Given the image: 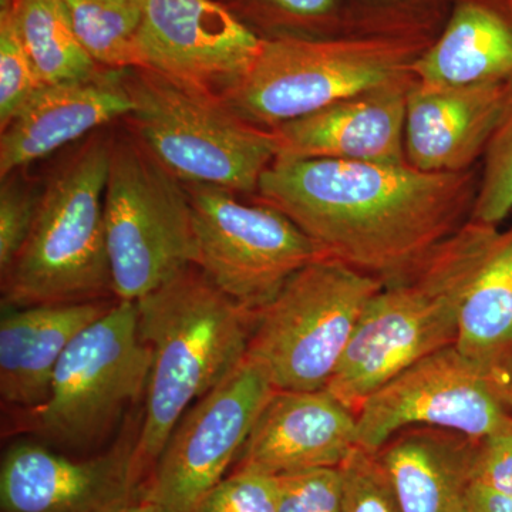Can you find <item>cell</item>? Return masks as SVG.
<instances>
[{"label": "cell", "mask_w": 512, "mask_h": 512, "mask_svg": "<svg viewBox=\"0 0 512 512\" xmlns=\"http://www.w3.org/2000/svg\"><path fill=\"white\" fill-rule=\"evenodd\" d=\"M468 512H512V495L473 480L468 490Z\"/></svg>", "instance_id": "836d02e7"}, {"label": "cell", "mask_w": 512, "mask_h": 512, "mask_svg": "<svg viewBox=\"0 0 512 512\" xmlns=\"http://www.w3.org/2000/svg\"><path fill=\"white\" fill-rule=\"evenodd\" d=\"M278 512H342L340 468L279 476Z\"/></svg>", "instance_id": "4dcf8cb0"}, {"label": "cell", "mask_w": 512, "mask_h": 512, "mask_svg": "<svg viewBox=\"0 0 512 512\" xmlns=\"http://www.w3.org/2000/svg\"><path fill=\"white\" fill-rule=\"evenodd\" d=\"M480 175L481 165L426 173L407 163L275 158L254 197L298 225L320 255L387 285L471 220Z\"/></svg>", "instance_id": "6da1fadb"}, {"label": "cell", "mask_w": 512, "mask_h": 512, "mask_svg": "<svg viewBox=\"0 0 512 512\" xmlns=\"http://www.w3.org/2000/svg\"><path fill=\"white\" fill-rule=\"evenodd\" d=\"M382 288L379 279L320 256L256 309L245 359L276 390L326 389Z\"/></svg>", "instance_id": "52a82bcc"}, {"label": "cell", "mask_w": 512, "mask_h": 512, "mask_svg": "<svg viewBox=\"0 0 512 512\" xmlns=\"http://www.w3.org/2000/svg\"><path fill=\"white\" fill-rule=\"evenodd\" d=\"M136 303L138 330L153 356L137 447L147 481L185 412L245 359L255 311L229 298L197 265Z\"/></svg>", "instance_id": "7a4b0ae2"}, {"label": "cell", "mask_w": 512, "mask_h": 512, "mask_svg": "<svg viewBox=\"0 0 512 512\" xmlns=\"http://www.w3.org/2000/svg\"><path fill=\"white\" fill-rule=\"evenodd\" d=\"M111 143L113 133L94 131L50 175L29 237L2 275L3 308L113 295L104 228Z\"/></svg>", "instance_id": "5b68a950"}, {"label": "cell", "mask_w": 512, "mask_h": 512, "mask_svg": "<svg viewBox=\"0 0 512 512\" xmlns=\"http://www.w3.org/2000/svg\"><path fill=\"white\" fill-rule=\"evenodd\" d=\"M357 446L377 454L402 430L433 427L480 441L512 426L507 394L448 346L375 390L356 414Z\"/></svg>", "instance_id": "8fae6325"}, {"label": "cell", "mask_w": 512, "mask_h": 512, "mask_svg": "<svg viewBox=\"0 0 512 512\" xmlns=\"http://www.w3.org/2000/svg\"><path fill=\"white\" fill-rule=\"evenodd\" d=\"M104 228L117 301L136 302L198 264L187 188L133 133L113 134Z\"/></svg>", "instance_id": "9c48e42d"}, {"label": "cell", "mask_w": 512, "mask_h": 512, "mask_svg": "<svg viewBox=\"0 0 512 512\" xmlns=\"http://www.w3.org/2000/svg\"><path fill=\"white\" fill-rule=\"evenodd\" d=\"M471 477L494 490L512 495V426L477 441Z\"/></svg>", "instance_id": "1f68e13d"}, {"label": "cell", "mask_w": 512, "mask_h": 512, "mask_svg": "<svg viewBox=\"0 0 512 512\" xmlns=\"http://www.w3.org/2000/svg\"><path fill=\"white\" fill-rule=\"evenodd\" d=\"M357 447V419L328 390H275L255 421L235 470L269 476L335 468Z\"/></svg>", "instance_id": "2e32d148"}, {"label": "cell", "mask_w": 512, "mask_h": 512, "mask_svg": "<svg viewBox=\"0 0 512 512\" xmlns=\"http://www.w3.org/2000/svg\"><path fill=\"white\" fill-rule=\"evenodd\" d=\"M131 133L184 184L255 195L276 158L271 128L242 119L220 94L153 70H123Z\"/></svg>", "instance_id": "8992f818"}, {"label": "cell", "mask_w": 512, "mask_h": 512, "mask_svg": "<svg viewBox=\"0 0 512 512\" xmlns=\"http://www.w3.org/2000/svg\"><path fill=\"white\" fill-rule=\"evenodd\" d=\"M46 84L40 79L32 57L16 26L9 0L0 10V128L25 107Z\"/></svg>", "instance_id": "484cf974"}, {"label": "cell", "mask_w": 512, "mask_h": 512, "mask_svg": "<svg viewBox=\"0 0 512 512\" xmlns=\"http://www.w3.org/2000/svg\"><path fill=\"white\" fill-rule=\"evenodd\" d=\"M412 73L271 128L276 158L400 164Z\"/></svg>", "instance_id": "9a60e30c"}, {"label": "cell", "mask_w": 512, "mask_h": 512, "mask_svg": "<svg viewBox=\"0 0 512 512\" xmlns=\"http://www.w3.org/2000/svg\"><path fill=\"white\" fill-rule=\"evenodd\" d=\"M151 360L137 303L117 301L63 353L45 404L16 413V424L62 450L100 446L146 399Z\"/></svg>", "instance_id": "ba28073f"}, {"label": "cell", "mask_w": 512, "mask_h": 512, "mask_svg": "<svg viewBox=\"0 0 512 512\" xmlns=\"http://www.w3.org/2000/svg\"><path fill=\"white\" fill-rule=\"evenodd\" d=\"M191 512H278V477L235 470L215 485Z\"/></svg>", "instance_id": "f1b7e54d"}, {"label": "cell", "mask_w": 512, "mask_h": 512, "mask_svg": "<svg viewBox=\"0 0 512 512\" xmlns=\"http://www.w3.org/2000/svg\"><path fill=\"white\" fill-rule=\"evenodd\" d=\"M16 26L45 84L96 76L99 66L74 32L64 0H9Z\"/></svg>", "instance_id": "603a6c76"}, {"label": "cell", "mask_w": 512, "mask_h": 512, "mask_svg": "<svg viewBox=\"0 0 512 512\" xmlns=\"http://www.w3.org/2000/svg\"><path fill=\"white\" fill-rule=\"evenodd\" d=\"M417 82H512V0H451L436 42L412 69Z\"/></svg>", "instance_id": "44dd1931"}, {"label": "cell", "mask_w": 512, "mask_h": 512, "mask_svg": "<svg viewBox=\"0 0 512 512\" xmlns=\"http://www.w3.org/2000/svg\"><path fill=\"white\" fill-rule=\"evenodd\" d=\"M84 50L103 69L137 67L144 0H64Z\"/></svg>", "instance_id": "cb8c5ba5"}, {"label": "cell", "mask_w": 512, "mask_h": 512, "mask_svg": "<svg viewBox=\"0 0 512 512\" xmlns=\"http://www.w3.org/2000/svg\"><path fill=\"white\" fill-rule=\"evenodd\" d=\"M454 346L471 365L497 384L511 403L512 224L498 231L468 288Z\"/></svg>", "instance_id": "7402d4cb"}, {"label": "cell", "mask_w": 512, "mask_h": 512, "mask_svg": "<svg viewBox=\"0 0 512 512\" xmlns=\"http://www.w3.org/2000/svg\"><path fill=\"white\" fill-rule=\"evenodd\" d=\"M339 468L342 512H402L377 454L357 446Z\"/></svg>", "instance_id": "83f0119b"}, {"label": "cell", "mask_w": 512, "mask_h": 512, "mask_svg": "<svg viewBox=\"0 0 512 512\" xmlns=\"http://www.w3.org/2000/svg\"><path fill=\"white\" fill-rule=\"evenodd\" d=\"M124 512H160V510L151 498L141 494Z\"/></svg>", "instance_id": "e575fe53"}, {"label": "cell", "mask_w": 512, "mask_h": 512, "mask_svg": "<svg viewBox=\"0 0 512 512\" xmlns=\"http://www.w3.org/2000/svg\"><path fill=\"white\" fill-rule=\"evenodd\" d=\"M123 70L101 69L77 82L46 84L2 128L0 177L5 178L101 130L133 111Z\"/></svg>", "instance_id": "ac0fdd59"}, {"label": "cell", "mask_w": 512, "mask_h": 512, "mask_svg": "<svg viewBox=\"0 0 512 512\" xmlns=\"http://www.w3.org/2000/svg\"><path fill=\"white\" fill-rule=\"evenodd\" d=\"M259 23L269 36H323L338 32L349 22L346 0H251Z\"/></svg>", "instance_id": "4316f807"}, {"label": "cell", "mask_w": 512, "mask_h": 512, "mask_svg": "<svg viewBox=\"0 0 512 512\" xmlns=\"http://www.w3.org/2000/svg\"><path fill=\"white\" fill-rule=\"evenodd\" d=\"M2 178L0 188V272L5 275L25 245L35 222L40 194L18 180V173Z\"/></svg>", "instance_id": "f546056e"}, {"label": "cell", "mask_w": 512, "mask_h": 512, "mask_svg": "<svg viewBox=\"0 0 512 512\" xmlns=\"http://www.w3.org/2000/svg\"><path fill=\"white\" fill-rule=\"evenodd\" d=\"M140 414H128L106 451L74 460L39 443H18L3 456L0 512H124L141 495Z\"/></svg>", "instance_id": "4fadbf2b"}, {"label": "cell", "mask_w": 512, "mask_h": 512, "mask_svg": "<svg viewBox=\"0 0 512 512\" xmlns=\"http://www.w3.org/2000/svg\"><path fill=\"white\" fill-rule=\"evenodd\" d=\"M111 306L101 299L5 308L0 320L2 402L16 413L45 404L63 353Z\"/></svg>", "instance_id": "d6986e66"}, {"label": "cell", "mask_w": 512, "mask_h": 512, "mask_svg": "<svg viewBox=\"0 0 512 512\" xmlns=\"http://www.w3.org/2000/svg\"><path fill=\"white\" fill-rule=\"evenodd\" d=\"M512 215V87L481 161L471 220L500 227Z\"/></svg>", "instance_id": "d4e9b609"}, {"label": "cell", "mask_w": 512, "mask_h": 512, "mask_svg": "<svg viewBox=\"0 0 512 512\" xmlns=\"http://www.w3.org/2000/svg\"><path fill=\"white\" fill-rule=\"evenodd\" d=\"M500 228L468 221L409 275L367 303L326 390L353 413L417 360L456 343L468 288Z\"/></svg>", "instance_id": "277c9868"}, {"label": "cell", "mask_w": 512, "mask_h": 512, "mask_svg": "<svg viewBox=\"0 0 512 512\" xmlns=\"http://www.w3.org/2000/svg\"><path fill=\"white\" fill-rule=\"evenodd\" d=\"M275 387L244 359L171 431L141 494L160 512H191L224 480Z\"/></svg>", "instance_id": "7c38bea8"}, {"label": "cell", "mask_w": 512, "mask_h": 512, "mask_svg": "<svg viewBox=\"0 0 512 512\" xmlns=\"http://www.w3.org/2000/svg\"><path fill=\"white\" fill-rule=\"evenodd\" d=\"M262 40L214 0H144L137 67L221 96L248 72Z\"/></svg>", "instance_id": "5bb4252c"}, {"label": "cell", "mask_w": 512, "mask_h": 512, "mask_svg": "<svg viewBox=\"0 0 512 512\" xmlns=\"http://www.w3.org/2000/svg\"><path fill=\"white\" fill-rule=\"evenodd\" d=\"M512 82H414L407 99L404 156L426 173L480 167Z\"/></svg>", "instance_id": "e0dca14e"}, {"label": "cell", "mask_w": 512, "mask_h": 512, "mask_svg": "<svg viewBox=\"0 0 512 512\" xmlns=\"http://www.w3.org/2000/svg\"><path fill=\"white\" fill-rule=\"evenodd\" d=\"M198 242V268L229 298L256 311L320 258L311 238L282 212L207 184H184Z\"/></svg>", "instance_id": "30bf717a"}, {"label": "cell", "mask_w": 512, "mask_h": 512, "mask_svg": "<svg viewBox=\"0 0 512 512\" xmlns=\"http://www.w3.org/2000/svg\"><path fill=\"white\" fill-rule=\"evenodd\" d=\"M441 30L349 15L330 35L264 37L248 72L221 97L242 119L274 128L412 73Z\"/></svg>", "instance_id": "3957f363"}, {"label": "cell", "mask_w": 512, "mask_h": 512, "mask_svg": "<svg viewBox=\"0 0 512 512\" xmlns=\"http://www.w3.org/2000/svg\"><path fill=\"white\" fill-rule=\"evenodd\" d=\"M477 441L453 431L410 427L377 453L402 512H468Z\"/></svg>", "instance_id": "ffe728a7"}, {"label": "cell", "mask_w": 512, "mask_h": 512, "mask_svg": "<svg viewBox=\"0 0 512 512\" xmlns=\"http://www.w3.org/2000/svg\"><path fill=\"white\" fill-rule=\"evenodd\" d=\"M360 18L446 23L451 0H346Z\"/></svg>", "instance_id": "d6a6232c"}, {"label": "cell", "mask_w": 512, "mask_h": 512, "mask_svg": "<svg viewBox=\"0 0 512 512\" xmlns=\"http://www.w3.org/2000/svg\"><path fill=\"white\" fill-rule=\"evenodd\" d=\"M511 407H512V403H511Z\"/></svg>", "instance_id": "d590c367"}]
</instances>
